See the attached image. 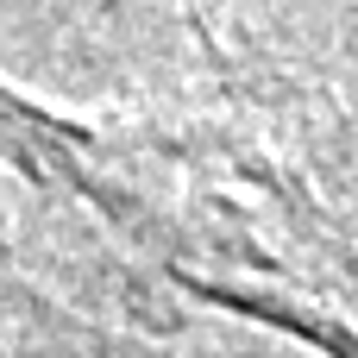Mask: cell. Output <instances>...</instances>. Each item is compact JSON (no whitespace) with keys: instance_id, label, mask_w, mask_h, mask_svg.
<instances>
[{"instance_id":"6da1fadb","label":"cell","mask_w":358,"mask_h":358,"mask_svg":"<svg viewBox=\"0 0 358 358\" xmlns=\"http://www.w3.org/2000/svg\"><path fill=\"white\" fill-rule=\"evenodd\" d=\"M0 145L69 182L132 252L227 308L308 327L321 315L308 214L245 145L201 132H82L0 94Z\"/></svg>"}]
</instances>
